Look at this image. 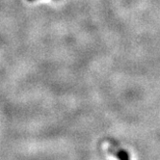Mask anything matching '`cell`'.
Masks as SVG:
<instances>
[{
  "instance_id": "obj_2",
  "label": "cell",
  "mask_w": 160,
  "mask_h": 160,
  "mask_svg": "<svg viewBox=\"0 0 160 160\" xmlns=\"http://www.w3.org/2000/svg\"><path fill=\"white\" fill-rule=\"evenodd\" d=\"M29 2H34V1H36V0H28Z\"/></svg>"
},
{
  "instance_id": "obj_1",
  "label": "cell",
  "mask_w": 160,
  "mask_h": 160,
  "mask_svg": "<svg viewBox=\"0 0 160 160\" xmlns=\"http://www.w3.org/2000/svg\"><path fill=\"white\" fill-rule=\"evenodd\" d=\"M109 152L115 155L119 160H130L128 153L123 150H115L114 148H109Z\"/></svg>"
}]
</instances>
